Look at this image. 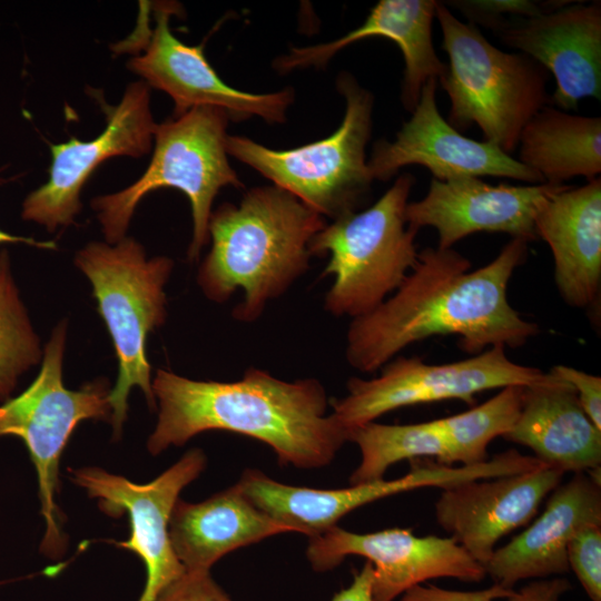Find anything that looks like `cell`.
Returning a JSON list of instances; mask_svg holds the SVG:
<instances>
[{
    "mask_svg": "<svg viewBox=\"0 0 601 601\" xmlns=\"http://www.w3.org/2000/svg\"><path fill=\"white\" fill-rule=\"evenodd\" d=\"M526 257L528 242L520 238L474 270L454 248L422 249L400 287L374 311L351 321L347 363L374 373L407 346L439 335H456L459 346L473 355L496 345H525L540 328L511 306L508 286Z\"/></svg>",
    "mask_w": 601,
    "mask_h": 601,
    "instance_id": "obj_1",
    "label": "cell"
},
{
    "mask_svg": "<svg viewBox=\"0 0 601 601\" xmlns=\"http://www.w3.org/2000/svg\"><path fill=\"white\" fill-rule=\"evenodd\" d=\"M151 386L159 407L147 441L152 455L220 430L267 444L280 464L317 469L348 441L349 430L326 415L327 394L315 378L287 382L252 367L234 382L196 381L158 370Z\"/></svg>",
    "mask_w": 601,
    "mask_h": 601,
    "instance_id": "obj_2",
    "label": "cell"
},
{
    "mask_svg": "<svg viewBox=\"0 0 601 601\" xmlns=\"http://www.w3.org/2000/svg\"><path fill=\"white\" fill-rule=\"evenodd\" d=\"M325 225L324 217L284 189L252 188L238 205L225 203L211 213V248L197 283L215 303L243 290L233 317L254 322L308 269L311 242Z\"/></svg>",
    "mask_w": 601,
    "mask_h": 601,
    "instance_id": "obj_3",
    "label": "cell"
},
{
    "mask_svg": "<svg viewBox=\"0 0 601 601\" xmlns=\"http://www.w3.org/2000/svg\"><path fill=\"white\" fill-rule=\"evenodd\" d=\"M435 18L450 60L439 79L451 101L447 122L457 131L476 125L484 141L510 155L526 122L550 104L548 70L524 53L500 50L443 2L436 1Z\"/></svg>",
    "mask_w": 601,
    "mask_h": 601,
    "instance_id": "obj_4",
    "label": "cell"
},
{
    "mask_svg": "<svg viewBox=\"0 0 601 601\" xmlns=\"http://www.w3.org/2000/svg\"><path fill=\"white\" fill-rule=\"evenodd\" d=\"M75 265L90 280L98 312L115 346L118 376L108 401L114 437L119 439L134 386L144 392L151 410L156 407L146 342L149 333L166 321L165 285L174 262L166 256L147 259L142 245L125 237L112 245L87 244L77 252Z\"/></svg>",
    "mask_w": 601,
    "mask_h": 601,
    "instance_id": "obj_5",
    "label": "cell"
},
{
    "mask_svg": "<svg viewBox=\"0 0 601 601\" xmlns=\"http://www.w3.org/2000/svg\"><path fill=\"white\" fill-rule=\"evenodd\" d=\"M228 121L221 109L196 107L157 124L154 154L141 177L120 191L91 200L108 244L126 237L134 211L147 194L173 187L189 199L193 237L187 256L190 262L198 259L209 240L208 224L216 195L226 186L244 187L228 161Z\"/></svg>",
    "mask_w": 601,
    "mask_h": 601,
    "instance_id": "obj_6",
    "label": "cell"
},
{
    "mask_svg": "<svg viewBox=\"0 0 601 601\" xmlns=\"http://www.w3.org/2000/svg\"><path fill=\"white\" fill-rule=\"evenodd\" d=\"M336 88L345 100V112L328 137L284 150L242 136L226 139L228 155L332 220L357 211L374 181L365 152L372 134L373 93L346 71L338 75Z\"/></svg>",
    "mask_w": 601,
    "mask_h": 601,
    "instance_id": "obj_7",
    "label": "cell"
},
{
    "mask_svg": "<svg viewBox=\"0 0 601 601\" xmlns=\"http://www.w3.org/2000/svg\"><path fill=\"white\" fill-rule=\"evenodd\" d=\"M415 178L400 175L370 208L325 225L312 239V256L329 255L323 275L334 276L324 308L352 319L380 306L417 260L418 229L405 219Z\"/></svg>",
    "mask_w": 601,
    "mask_h": 601,
    "instance_id": "obj_8",
    "label": "cell"
},
{
    "mask_svg": "<svg viewBox=\"0 0 601 601\" xmlns=\"http://www.w3.org/2000/svg\"><path fill=\"white\" fill-rule=\"evenodd\" d=\"M67 329V319L60 321L43 348L37 377L20 395L0 406V436L21 439L35 464L41 515L46 522L40 551L52 559L61 556L67 546L63 515L56 501L61 454L81 421H110L111 417L108 380H93L79 390L63 385Z\"/></svg>",
    "mask_w": 601,
    "mask_h": 601,
    "instance_id": "obj_9",
    "label": "cell"
},
{
    "mask_svg": "<svg viewBox=\"0 0 601 601\" xmlns=\"http://www.w3.org/2000/svg\"><path fill=\"white\" fill-rule=\"evenodd\" d=\"M380 370V375L370 380L349 378L347 394L329 402L332 414L346 428L415 404L446 400L473 404L477 393L509 385H531L546 375L540 368L511 361L502 345L445 364L395 356Z\"/></svg>",
    "mask_w": 601,
    "mask_h": 601,
    "instance_id": "obj_10",
    "label": "cell"
},
{
    "mask_svg": "<svg viewBox=\"0 0 601 601\" xmlns=\"http://www.w3.org/2000/svg\"><path fill=\"white\" fill-rule=\"evenodd\" d=\"M205 466L204 452L193 449L146 484L93 466L69 470L71 480L98 500L104 513L128 514L130 538L116 544L136 553L145 564L146 583L138 601H156L186 571L173 550L169 521L179 493Z\"/></svg>",
    "mask_w": 601,
    "mask_h": 601,
    "instance_id": "obj_11",
    "label": "cell"
},
{
    "mask_svg": "<svg viewBox=\"0 0 601 601\" xmlns=\"http://www.w3.org/2000/svg\"><path fill=\"white\" fill-rule=\"evenodd\" d=\"M106 128L92 140L50 145L48 180L29 193L21 218L50 233L68 227L81 209L80 193L93 170L105 160L128 156L140 158L151 149L157 124L150 109V87L142 80L130 83L117 106L102 104Z\"/></svg>",
    "mask_w": 601,
    "mask_h": 601,
    "instance_id": "obj_12",
    "label": "cell"
},
{
    "mask_svg": "<svg viewBox=\"0 0 601 601\" xmlns=\"http://www.w3.org/2000/svg\"><path fill=\"white\" fill-rule=\"evenodd\" d=\"M306 554L316 571L332 570L347 555L365 558L373 566L374 601H394L431 579L480 582L486 575L452 538H420L407 529L359 534L334 525L309 538Z\"/></svg>",
    "mask_w": 601,
    "mask_h": 601,
    "instance_id": "obj_13",
    "label": "cell"
},
{
    "mask_svg": "<svg viewBox=\"0 0 601 601\" xmlns=\"http://www.w3.org/2000/svg\"><path fill=\"white\" fill-rule=\"evenodd\" d=\"M437 80H428L411 118L395 139H381L373 146L367 167L375 180H388L408 165L426 167L434 179L460 177H505L529 185L544 183L532 169L484 140L463 136L439 111Z\"/></svg>",
    "mask_w": 601,
    "mask_h": 601,
    "instance_id": "obj_14",
    "label": "cell"
},
{
    "mask_svg": "<svg viewBox=\"0 0 601 601\" xmlns=\"http://www.w3.org/2000/svg\"><path fill=\"white\" fill-rule=\"evenodd\" d=\"M174 12L170 4L158 6L156 27L150 32L145 52L127 63L128 69L140 76L150 88L159 89L173 99V117L196 107H214L235 121L253 116L270 124L286 120V111L294 100L292 88L252 93L227 85L206 59L201 46H188L173 35L169 18Z\"/></svg>",
    "mask_w": 601,
    "mask_h": 601,
    "instance_id": "obj_15",
    "label": "cell"
},
{
    "mask_svg": "<svg viewBox=\"0 0 601 601\" xmlns=\"http://www.w3.org/2000/svg\"><path fill=\"white\" fill-rule=\"evenodd\" d=\"M568 184L491 185L477 177L445 181L432 179L426 195L408 201L406 223L437 231V248H453L459 240L479 231L505 233L525 242L539 239L534 219L550 196Z\"/></svg>",
    "mask_w": 601,
    "mask_h": 601,
    "instance_id": "obj_16",
    "label": "cell"
},
{
    "mask_svg": "<svg viewBox=\"0 0 601 601\" xmlns=\"http://www.w3.org/2000/svg\"><path fill=\"white\" fill-rule=\"evenodd\" d=\"M495 32L555 79L550 104L574 110L585 97L601 99V4L560 6L531 18L506 20Z\"/></svg>",
    "mask_w": 601,
    "mask_h": 601,
    "instance_id": "obj_17",
    "label": "cell"
},
{
    "mask_svg": "<svg viewBox=\"0 0 601 601\" xmlns=\"http://www.w3.org/2000/svg\"><path fill=\"white\" fill-rule=\"evenodd\" d=\"M563 475L545 465L445 487L435 503V519L450 538L485 566L495 544L532 521Z\"/></svg>",
    "mask_w": 601,
    "mask_h": 601,
    "instance_id": "obj_18",
    "label": "cell"
},
{
    "mask_svg": "<svg viewBox=\"0 0 601 601\" xmlns=\"http://www.w3.org/2000/svg\"><path fill=\"white\" fill-rule=\"evenodd\" d=\"M601 524L600 469L574 473L550 494L542 514L508 544L495 549L485 572L506 589L528 579L566 573V546L584 525Z\"/></svg>",
    "mask_w": 601,
    "mask_h": 601,
    "instance_id": "obj_19",
    "label": "cell"
},
{
    "mask_svg": "<svg viewBox=\"0 0 601 601\" xmlns=\"http://www.w3.org/2000/svg\"><path fill=\"white\" fill-rule=\"evenodd\" d=\"M449 467L430 462L412 463V470L394 480L380 479L351 487L322 490L279 483L259 470H246L236 483L262 511L294 533L308 538L336 525L351 511L386 496L421 487L450 484Z\"/></svg>",
    "mask_w": 601,
    "mask_h": 601,
    "instance_id": "obj_20",
    "label": "cell"
},
{
    "mask_svg": "<svg viewBox=\"0 0 601 601\" xmlns=\"http://www.w3.org/2000/svg\"><path fill=\"white\" fill-rule=\"evenodd\" d=\"M538 238L551 249L562 299L575 308L595 306L601 287V179L568 186L550 196L534 219Z\"/></svg>",
    "mask_w": 601,
    "mask_h": 601,
    "instance_id": "obj_21",
    "label": "cell"
},
{
    "mask_svg": "<svg viewBox=\"0 0 601 601\" xmlns=\"http://www.w3.org/2000/svg\"><path fill=\"white\" fill-rule=\"evenodd\" d=\"M435 7V0H381L356 29L329 42L293 48L275 59L274 68L280 73L307 67L322 68L351 43L370 37H384L394 41L403 53L405 69L401 100L412 112L423 86L431 79L439 80L447 70L432 41Z\"/></svg>",
    "mask_w": 601,
    "mask_h": 601,
    "instance_id": "obj_22",
    "label": "cell"
},
{
    "mask_svg": "<svg viewBox=\"0 0 601 601\" xmlns=\"http://www.w3.org/2000/svg\"><path fill=\"white\" fill-rule=\"evenodd\" d=\"M505 440L524 445L562 472H590L601 465V431L588 417L574 388L551 372L523 387L522 405Z\"/></svg>",
    "mask_w": 601,
    "mask_h": 601,
    "instance_id": "obj_23",
    "label": "cell"
},
{
    "mask_svg": "<svg viewBox=\"0 0 601 601\" xmlns=\"http://www.w3.org/2000/svg\"><path fill=\"white\" fill-rule=\"evenodd\" d=\"M173 550L186 571H209L225 554L294 532L256 506L237 484L199 503L178 500L169 521Z\"/></svg>",
    "mask_w": 601,
    "mask_h": 601,
    "instance_id": "obj_24",
    "label": "cell"
},
{
    "mask_svg": "<svg viewBox=\"0 0 601 601\" xmlns=\"http://www.w3.org/2000/svg\"><path fill=\"white\" fill-rule=\"evenodd\" d=\"M518 160L544 183L565 184L601 173V118L573 115L544 106L523 127Z\"/></svg>",
    "mask_w": 601,
    "mask_h": 601,
    "instance_id": "obj_25",
    "label": "cell"
},
{
    "mask_svg": "<svg viewBox=\"0 0 601 601\" xmlns=\"http://www.w3.org/2000/svg\"><path fill=\"white\" fill-rule=\"evenodd\" d=\"M348 441L356 443L361 451V462L349 477L352 485L384 479L386 470L402 460L427 456L452 466L447 444L434 421L415 424L368 422L351 428Z\"/></svg>",
    "mask_w": 601,
    "mask_h": 601,
    "instance_id": "obj_26",
    "label": "cell"
},
{
    "mask_svg": "<svg viewBox=\"0 0 601 601\" xmlns=\"http://www.w3.org/2000/svg\"><path fill=\"white\" fill-rule=\"evenodd\" d=\"M523 387L509 385L466 412L434 420L447 444L451 464L473 465L487 460V446L514 426L522 405Z\"/></svg>",
    "mask_w": 601,
    "mask_h": 601,
    "instance_id": "obj_27",
    "label": "cell"
},
{
    "mask_svg": "<svg viewBox=\"0 0 601 601\" xmlns=\"http://www.w3.org/2000/svg\"><path fill=\"white\" fill-rule=\"evenodd\" d=\"M43 355L16 284L9 252L0 250V401L11 398L18 381Z\"/></svg>",
    "mask_w": 601,
    "mask_h": 601,
    "instance_id": "obj_28",
    "label": "cell"
},
{
    "mask_svg": "<svg viewBox=\"0 0 601 601\" xmlns=\"http://www.w3.org/2000/svg\"><path fill=\"white\" fill-rule=\"evenodd\" d=\"M570 589L571 583L558 577L534 580L519 591L495 583L477 591H455L420 584L407 590L401 601H561V597Z\"/></svg>",
    "mask_w": 601,
    "mask_h": 601,
    "instance_id": "obj_29",
    "label": "cell"
},
{
    "mask_svg": "<svg viewBox=\"0 0 601 601\" xmlns=\"http://www.w3.org/2000/svg\"><path fill=\"white\" fill-rule=\"evenodd\" d=\"M566 560L588 597L601 601V524H588L574 533Z\"/></svg>",
    "mask_w": 601,
    "mask_h": 601,
    "instance_id": "obj_30",
    "label": "cell"
},
{
    "mask_svg": "<svg viewBox=\"0 0 601 601\" xmlns=\"http://www.w3.org/2000/svg\"><path fill=\"white\" fill-rule=\"evenodd\" d=\"M452 3L467 17L471 23L479 22L494 31L508 20L504 14L531 18L563 6L528 0H469Z\"/></svg>",
    "mask_w": 601,
    "mask_h": 601,
    "instance_id": "obj_31",
    "label": "cell"
},
{
    "mask_svg": "<svg viewBox=\"0 0 601 601\" xmlns=\"http://www.w3.org/2000/svg\"><path fill=\"white\" fill-rule=\"evenodd\" d=\"M156 601H234L215 582L209 571H185Z\"/></svg>",
    "mask_w": 601,
    "mask_h": 601,
    "instance_id": "obj_32",
    "label": "cell"
},
{
    "mask_svg": "<svg viewBox=\"0 0 601 601\" xmlns=\"http://www.w3.org/2000/svg\"><path fill=\"white\" fill-rule=\"evenodd\" d=\"M550 372L574 388L583 411L601 431V377L561 364Z\"/></svg>",
    "mask_w": 601,
    "mask_h": 601,
    "instance_id": "obj_33",
    "label": "cell"
},
{
    "mask_svg": "<svg viewBox=\"0 0 601 601\" xmlns=\"http://www.w3.org/2000/svg\"><path fill=\"white\" fill-rule=\"evenodd\" d=\"M373 566L366 561L362 570L354 575L352 583L336 593L332 601H374Z\"/></svg>",
    "mask_w": 601,
    "mask_h": 601,
    "instance_id": "obj_34",
    "label": "cell"
},
{
    "mask_svg": "<svg viewBox=\"0 0 601 601\" xmlns=\"http://www.w3.org/2000/svg\"><path fill=\"white\" fill-rule=\"evenodd\" d=\"M7 243H22L40 249H57V244L52 240H37L32 237L12 235L0 228V245Z\"/></svg>",
    "mask_w": 601,
    "mask_h": 601,
    "instance_id": "obj_35",
    "label": "cell"
}]
</instances>
